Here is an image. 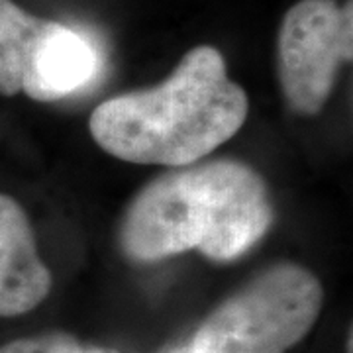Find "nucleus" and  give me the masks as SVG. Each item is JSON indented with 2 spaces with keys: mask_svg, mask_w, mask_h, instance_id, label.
<instances>
[{
  "mask_svg": "<svg viewBox=\"0 0 353 353\" xmlns=\"http://www.w3.org/2000/svg\"><path fill=\"white\" fill-rule=\"evenodd\" d=\"M248 114V94L230 81L222 53L199 46L161 85L99 104L88 128L102 150L122 161L175 169L226 143Z\"/></svg>",
  "mask_w": 353,
  "mask_h": 353,
  "instance_id": "obj_1",
  "label": "nucleus"
},
{
  "mask_svg": "<svg viewBox=\"0 0 353 353\" xmlns=\"http://www.w3.org/2000/svg\"><path fill=\"white\" fill-rule=\"evenodd\" d=\"M271 222L273 208L257 171L218 159L175 167L139 190L120 228V245L139 263L189 250L232 261L250 252Z\"/></svg>",
  "mask_w": 353,
  "mask_h": 353,
  "instance_id": "obj_2",
  "label": "nucleus"
},
{
  "mask_svg": "<svg viewBox=\"0 0 353 353\" xmlns=\"http://www.w3.org/2000/svg\"><path fill=\"white\" fill-rule=\"evenodd\" d=\"M320 281L301 265L277 263L220 303L196 330L192 353H287L314 328Z\"/></svg>",
  "mask_w": 353,
  "mask_h": 353,
  "instance_id": "obj_3",
  "label": "nucleus"
},
{
  "mask_svg": "<svg viewBox=\"0 0 353 353\" xmlns=\"http://www.w3.org/2000/svg\"><path fill=\"white\" fill-rule=\"evenodd\" d=\"M353 4L347 0H301L279 30V81L285 101L301 116L328 102L341 63L352 61Z\"/></svg>",
  "mask_w": 353,
  "mask_h": 353,
  "instance_id": "obj_4",
  "label": "nucleus"
},
{
  "mask_svg": "<svg viewBox=\"0 0 353 353\" xmlns=\"http://www.w3.org/2000/svg\"><path fill=\"white\" fill-rule=\"evenodd\" d=\"M51 290V273L39 259L24 208L0 194V318L38 308Z\"/></svg>",
  "mask_w": 353,
  "mask_h": 353,
  "instance_id": "obj_5",
  "label": "nucleus"
},
{
  "mask_svg": "<svg viewBox=\"0 0 353 353\" xmlns=\"http://www.w3.org/2000/svg\"><path fill=\"white\" fill-rule=\"evenodd\" d=\"M97 48L69 26L51 22L28 63L22 92L38 102L69 97L99 73Z\"/></svg>",
  "mask_w": 353,
  "mask_h": 353,
  "instance_id": "obj_6",
  "label": "nucleus"
},
{
  "mask_svg": "<svg viewBox=\"0 0 353 353\" xmlns=\"http://www.w3.org/2000/svg\"><path fill=\"white\" fill-rule=\"evenodd\" d=\"M48 24L12 0H0V94L22 92L26 69Z\"/></svg>",
  "mask_w": 353,
  "mask_h": 353,
  "instance_id": "obj_7",
  "label": "nucleus"
},
{
  "mask_svg": "<svg viewBox=\"0 0 353 353\" xmlns=\"http://www.w3.org/2000/svg\"><path fill=\"white\" fill-rule=\"evenodd\" d=\"M0 353H85V347L69 334L51 332L4 343Z\"/></svg>",
  "mask_w": 353,
  "mask_h": 353,
  "instance_id": "obj_8",
  "label": "nucleus"
},
{
  "mask_svg": "<svg viewBox=\"0 0 353 353\" xmlns=\"http://www.w3.org/2000/svg\"><path fill=\"white\" fill-rule=\"evenodd\" d=\"M169 353H192V352H190V343H187V345H181V347H175V350H171Z\"/></svg>",
  "mask_w": 353,
  "mask_h": 353,
  "instance_id": "obj_9",
  "label": "nucleus"
},
{
  "mask_svg": "<svg viewBox=\"0 0 353 353\" xmlns=\"http://www.w3.org/2000/svg\"><path fill=\"white\" fill-rule=\"evenodd\" d=\"M353 352V332L350 330V336H347V353Z\"/></svg>",
  "mask_w": 353,
  "mask_h": 353,
  "instance_id": "obj_10",
  "label": "nucleus"
},
{
  "mask_svg": "<svg viewBox=\"0 0 353 353\" xmlns=\"http://www.w3.org/2000/svg\"><path fill=\"white\" fill-rule=\"evenodd\" d=\"M85 353H114V352H106V350H99V347H94V350H85Z\"/></svg>",
  "mask_w": 353,
  "mask_h": 353,
  "instance_id": "obj_11",
  "label": "nucleus"
}]
</instances>
